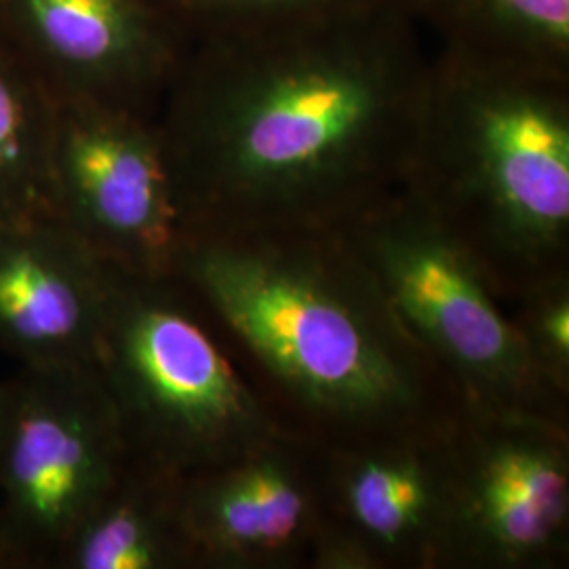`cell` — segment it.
I'll return each mask as SVG.
<instances>
[{
	"mask_svg": "<svg viewBox=\"0 0 569 569\" xmlns=\"http://www.w3.org/2000/svg\"><path fill=\"white\" fill-rule=\"evenodd\" d=\"M197 569H312L323 528V446L283 430L182 475Z\"/></svg>",
	"mask_w": 569,
	"mask_h": 569,
	"instance_id": "11",
	"label": "cell"
},
{
	"mask_svg": "<svg viewBox=\"0 0 569 569\" xmlns=\"http://www.w3.org/2000/svg\"><path fill=\"white\" fill-rule=\"evenodd\" d=\"M11 380L9 382H0V451L4 443V432H7V422H9V411H11Z\"/></svg>",
	"mask_w": 569,
	"mask_h": 569,
	"instance_id": "18",
	"label": "cell"
},
{
	"mask_svg": "<svg viewBox=\"0 0 569 569\" xmlns=\"http://www.w3.org/2000/svg\"><path fill=\"white\" fill-rule=\"evenodd\" d=\"M180 483L182 475L129 453L53 569H197L183 531Z\"/></svg>",
	"mask_w": 569,
	"mask_h": 569,
	"instance_id": "13",
	"label": "cell"
},
{
	"mask_svg": "<svg viewBox=\"0 0 569 569\" xmlns=\"http://www.w3.org/2000/svg\"><path fill=\"white\" fill-rule=\"evenodd\" d=\"M176 277L289 432L331 448L465 409L342 230L192 232Z\"/></svg>",
	"mask_w": 569,
	"mask_h": 569,
	"instance_id": "2",
	"label": "cell"
},
{
	"mask_svg": "<svg viewBox=\"0 0 569 569\" xmlns=\"http://www.w3.org/2000/svg\"><path fill=\"white\" fill-rule=\"evenodd\" d=\"M507 310L536 371L569 401V272L529 284Z\"/></svg>",
	"mask_w": 569,
	"mask_h": 569,
	"instance_id": "17",
	"label": "cell"
},
{
	"mask_svg": "<svg viewBox=\"0 0 569 569\" xmlns=\"http://www.w3.org/2000/svg\"><path fill=\"white\" fill-rule=\"evenodd\" d=\"M183 37L194 42L222 39L305 21L367 11H406L416 0H152Z\"/></svg>",
	"mask_w": 569,
	"mask_h": 569,
	"instance_id": "16",
	"label": "cell"
},
{
	"mask_svg": "<svg viewBox=\"0 0 569 569\" xmlns=\"http://www.w3.org/2000/svg\"><path fill=\"white\" fill-rule=\"evenodd\" d=\"M0 39L56 102L157 117L190 41L152 0H0Z\"/></svg>",
	"mask_w": 569,
	"mask_h": 569,
	"instance_id": "10",
	"label": "cell"
},
{
	"mask_svg": "<svg viewBox=\"0 0 569 569\" xmlns=\"http://www.w3.org/2000/svg\"><path fill=\"white\" fill-rule=\"evenodd\" d=\"M443 47L569 74V0H416Z\"/></svg>",
	"mask_w": 569,
	"mask_h": 569,
	"instance_id": "14",
	"label": "cell"
},
{
	"mask_svg": "<svg viewBox=\"0 0 569 569\" xmlns=\"http://www.w3.org/2000/svg\"><path fill=\"white\" fill-rule=\"evenodd\" d=\"M51 188L56 218L103 264L142 279L176 277L188 234L154 117L58 102Z\"/></svg>",
	"mask_w": 569,
	"mask_h": 569,
	"instance_id": "8",
	"label": "cell"
},
{
	"mask_svg": "<svg viewBox=\"0 0 569 569\" xmlns=\"http://www.w3.org/2000/svg\"><path fill=\"white\" fill-rule=\"evenodd\" d=\"M416 18L367 11L194 42L157 112L186 234L338 230L406 186Z\"/></svg>",
	"mask_w": 569,
	"mask_h": 569,
	"instance_id": "1",
	"label": "cell"
},
{
	"mask_svg": "<svg viewBox=\"0 0 569 569\" xmlns=\"http://www.w3.org/2000/svg\"><path fill=\"white\" fill-rule=\"evenodd\" d=\"M112 274L56 218L0 226V350L34 369L96 366Z\"/></svg>",
	"mask_w": 569,
	"mask_h": 569,
	"instance_id": "12",
	"label": "cell"
},
{
	"mask_svg": "<svg viewBox=\"0 0 569 569\" xmlns=\"http://www.w3.org/2000/svg\"><path fill=\"white\" fill-rule=\"evenodd\" d=\"M465 407L569 425L481 266L407 188L338 228Z\"/></svg>",
	"mask_w": 569,
	"mask_h": 569,
	"instance_id": "5",
	"label": "cell"
},
{
	"mask_svg": "<svg viewBox=\"0 0 569 569\" xmlns=\"http://www.w3.org/2000/svg\"><path fill=\"white\" fill-rule=\"evenodd\" d=\"M0 451V540L16 569H53L129 458L96 366L21 367Z\"/></svg>",
	"mask_w": 569,
	"mask_h": 569,
	"instance_id": "6",
	"label": "cell"
},
{
	"mask_svg": "<svg viewBox=\"0 0 569 569\" xmlns=\"http://www.w3.org/2000/svg\"><path fill=\"white\" fill-rule=\"evenodd\" d=\"M456 418L323 448L312 569H446Z\"/></svg>",
	"mask_w": 569,
	"mask_h": 569,
	"instance_id": "9",
	"label": "cell"
},
{
	"mask_svg": "<svg viewBox=\"0 0 569 569\" xmlns=\"http://www.w3.org/2000/svg\"><path fill=\"white\" fill-rule=\"evenodd\" d=\"M96 369L129 453L188 475L283 432L201 300L178 279L114 270Z\"/></svg>",
	"mask_w": 569,
	"mask_h": 569,
	"instance_id": "4",
	"label": "cell"
},
{
	"mask_svg": "<svg viewBox=\"0 0 569 569\" xmlns=\"http://www.w3.org/2000/svg\"><path fill=\"white\" fill-rule=\"evenodd\" d=\"M56 108L58 102L41 81L0 39V226L56 218L51 188Z\"/></svg>",
	"mask_w": 569,
	"mask_h": 569,
	"instance_id": "15",
	"label": "cell"
},
{
	"mask_svg": "<svg viewBox=\"0 0 569 569\" xmlns=\"http://www.w3.org/2000/svg\"><path fill=\"white\" fill-rule=\"evenodd\" d=\"M0 569H16V566H13V559H11L9 550L4 549L2 540H0Z\"/></svg>",
	"mask_w": 569,
	"mask_h": 569,
	"instance_id": "19",
	"label": "cell"
},
{
	"mask_svg": "<svg viewBox=\"0 0 569 569\" xmlns=\"http://www.w3.org/2000/svg\"><path fill=\"white\" fill-rule=\"evenodd\" d=\"M569 425L465 407L451 430L446 569H568Z\"/></svg>",
	"mask_w": 569,
	"mask_h": 569,
	"instance_id": "7",
	"label": "cell"
},
{
	"mask_svg": "<svg viewBox=\"0 0 569 569\" xmlns=\"http://www.w3.org/2000/svg\"><path fill=\"white\" fill-rule=\"evenodd\" d=\"M403 188L505 305L569 272V74L443 47Z\"/></svg>",
	"mask_w": 569,
	"mask_h": 569,
	"instance_id": "3",
	"label": "cell"
}]
</instances>
